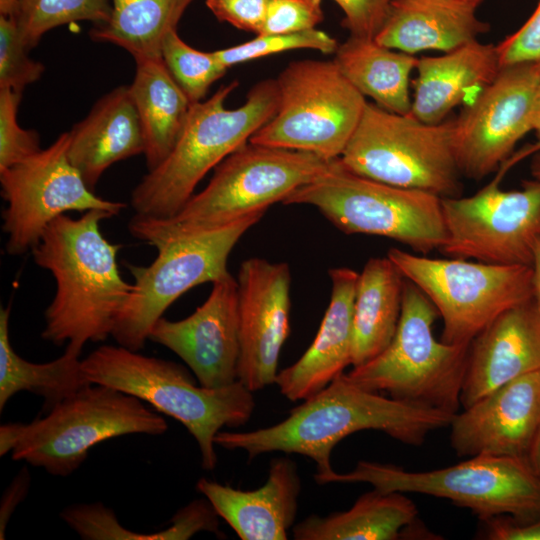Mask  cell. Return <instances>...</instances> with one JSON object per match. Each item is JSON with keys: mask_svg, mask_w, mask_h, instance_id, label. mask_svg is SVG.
I'll list each match as a JSON object with an SVG mask.
<instances>
[{"mask_svg": "<svg viewBox=\"0 0 540 540\" xmlns=\"http://www.w3.org/2000/svg\"><path fill=\"white\" fill-rule=\"evenodd\" d=\"M532 274H533V292L534 300L540 308V238H538L533 247L532 257Z\"/></svg>", "mask_w": 540, "mask_h": 540, "instance_id": "obj_43", "label": "cell"}, {"mask_svg": "<svg viewBox=\"0 0 540 540\" xmlns=\"http://www.w3.org/2000/svg\"><path fill=\"white\" fill-rule=\"evenodd\" d=\"M113 217L90 210L79 218L53 220L32 249L34 262L56 281V293L44 314V340L82 352L87 342L111 336L133 284L120 275L119 244L101 233L102 220Z\"/></svg>", "mask_w": 540, "mask_h": 540, "instance_id": "obj_2", "label": "cell"}, {"mask_svg": "<svg viewBox=\"0 0 540 540\" xmlns=\"http://www.w3.org/2000/svg\"><path fill=\"white\" fill-rule=\"evenodd\" d=\"M359 273L348 267L329 270L331 295L319 330L305 353L278 372L275 384L290 401L320 392L351 365L353 307Z\"/></svg>", "mask_w": 540, "mask_h": 540, "instance_id": "obj_22", "label": "cell"}, {"mask_svg": "<svg viewBox=\"0 0 540 540\" xmlns=\"http://www.w3.org/2000/svg\"><path fill=\"white\" fill-rule=\"evenodd\" d=\"M339 44L328 33L310 29L292 33L259 34L250 41L214 51L219 61L230 68L236 64L294 49H314L324 54L335 53Z\"/></svg>", "mask_w": 540, "mask_h": 540, "instance_id": "obj_34", "label": "cell"}, {"mask_svg": "<svg viewBox=\"0 0 540 540\" xmlns=\"http://www.w3.org/2000/svg\"><path fill=\"white\" fill-rule=\"evenodd\" d=\"M237 281L240 354L237 380L256 392L275 384L289 335L291 273L286 262L244 260Z\"/></svg>", "mask_w": 540, "mask_h": 540, "instance_id": "obj_17", "label": "cell"}, {"mask_svg": "<svg viewBox=\"0 0 540 540\" xmlns=\"http://www.w3.org/2000/svg\"><path fill=\"white\" fill-rule=\"evenodd\" d=\"M356 482L385 492L445 498L470 509L481 520L499 515L521 520L540 518V480L524 457L477 455L430 471L359 461L353 470L333 471L319 484Z\"/></svg>", "mask_w": 540, "mask_h": 540, "instance_id": "obj_10", "label": "cell"}, {"mask_svg": "<svg viewBox=\"0 0 540 540\" xmlns=\"http://www.w3.org/2000/svg\"><path fill=\"white\" fill-rule=\"evenodd\" d=\"M69 131L45 149L0 171L5 245L23 255L38 244L48 225L68 211L102 210L118 215L126 204L97 196L68 158Z\"/></svg>", "mask_w": 540, "mask_h": 540, "instance_id": "obj_14", "label": "cell"}, {"mask_svg": "<svg viewBox=\"0 0 540 540\" xmlns=\"http://www.w3.org/2000/svg\"><path fill=\"white\" fill-rule=\"evenodd\" d=\"M476 1H478V2H480V3L482 2V0H476Z\"/></svg>", "mask_w": 540, "mask_h": 540, "instance_id": "obj_49", "label": "cell"}, {"mask_svg": "<svg viewBox=\"0 0 540 540\" xmlns=\"http://www.w3.org/2000/svg\"><path fill=\"white\" fill-rule=\"evenodd\" d=\"M161 57L192 103L201 101L210 86L228 70L214 51L194 49L178 35L177 29L166 35L161 47Z\"/></svg>", "mask_w": 540, "mask_h": 540, "instance_id": "obj_33", "label": "cell"}, {"mask_svg": "<svg viewBox=\"0 0 540 540\" xmlns=\"http://www.w3.org/2000/svg\"><path fill=\"white\" fill-rule=\"evenodd\" d=\"M447 239L441 252L450 258L500 265H532L540 238V181L506 191L498 179L468 197L442 198Z\"/></svg>", "mask_w": 540, "mask_h": 540, "instance_id": "obj_15", "label": "cell"}, {"mask_svg": "<svg viewBox=\"0 0 540 540\" xmlns=\"http://www.w3.org/2000/svg\"><path fill=\"white\" fill-rule=\"evenodd\" d=\"M208 298L188 317H161L149 339L180 357L207 388L237 381L240 354L237 281L229 273L214 281Z\"/></svg>", "mask_w": 540, "mask_h": 540, "instance_id": "obj_18", "label": "cell"}, {"mask_svg": "<svg viewBox=\"0 0 540 540\" xmlns=\"http://www.w3.org/2000/svg\"><path fill=\"white\" fill-rule=\"evenodd\" d=\"M275 80L277 110L249 142L339 158L361 119L365 96L334 60L292 61Z\"/></svg>", "mask_w": 540, "mask_h": 540, "instance_id": "obj_11", "label": "cell"}, {"mask_svg": "<svg viewBox=\"0 0 540 540\" xmlns=\"http://www.w3.org/2000/svg\"><path fill=\"white\" fill-rule=\"evenodd\" d=\"M19 0H0V15L14 17Z\"/></svg>", "mask_w": 540, "mask_h": 540, "instance_id": "obj_46", "label": "cell"}, {"mask_svg": "<svg viewBox=\"0 0 540 540\" xmlns=\"http://www.w3.org/2000/svg\"><path fill=\"white\" fill-rule=\"evenodd\" d=\"M69 135L68 158L92 191L111 165L145 150L139 117L126 85L103 95Z\"/></svg>", "mask_w": 540, "mask_h": 540, "instance_id": "obj_23", "label": "cell"}, {"mask_svg": "<svg viewBox=\"0 0 540 540\" xmlns=\"http://www.w3.org/2000/svg\"><path fill=\"white\" fill-rule=\"evenodd\" d=\"M532 179L540 181V152L534 155L530 164Z\"/></svg>", "mask_w": 540, "mask_h": 540, "instance_id": "obj_47", "label": "cell"}, {"mask_svg": "<svg viewBox=\"0 0 540 540\" xmlns=\"http://www.w3.org/2000/svg\"><path fill=\"white\" fill-rule=\"evenodd\" d=\"M265 213L258 211L214 230L164 242L155 247L158 255L150 265H128L133 289L111 334L118 345L139 351L153 325L181 295L228 275L232 249Z\"/></svg>", "mask_w": 540, "mask_h": 540, "instance_id": "obj_13", "label": "cell"}, {"mask_svg": "<svg viewBox=\"0 0 540 540\" xmlns=\"http://www.w3.org/2000/svg\"><path fill=\"white\" fill-rule=\"evenodd\" d=\"M538 370L540 308L533 298L499 315L471 341L461 407Z\"/></svg>", "mask_w": 540, "mask_h": 540, "instance_id": "obj_20", "label": "cell"}, {"mask_svg": "<svg viewBox=\"0 0 540 540\" xmlns=\"http://www.w3.org/2000/svg\"><path fill=\"white\" fill-rule=\"evenodd\" d=\"M239 85H222L208 99L191 104L184 127L169 155L145 174L132 190L135 215L165 219L193 196L202 178L275 114L279 93L275 79L255 84L243 105L227 109L225 100Z\"/></svg>", "mask_w": 540, "mask_h": 540, "instance_id": "obj_4", "label": "cell"}, {"mask_svg": "<svg viewBox=\"0 0 540 540\" xmlns=\"http://www.w3.org/2000/svg\"><path fill=\"white\" fill-rule=\"evenodd\" d=\"M342 9V26L349 36L375 38L381 29L392 0H334Z\"/></svg>", "mask_w": 540, "mask_h": 540, "instance_id": "obj_39", "label": "cell"}, {"mask_svg": "<svg viewBox=\"0 0 540 540\" xmlns=\"http://www.w3.org/2000/svg\"><path fill=\"white\" fill-rule=\"evenodd\" d=\"M539 84L534 62L504 66L453 119L452 143L462 175L474 180L488 176L532 131Z\"/></svg>", "mask_w": 540, "mask_h": 540, "instance_id": "obj_16", "label": "cell"}, {"mask_svg": "<svg viewBox=\"0 0 540 540\" xmlns=\"http://www.w3.org/2000/svg\"><path fill=\"white\" fill-rule=\"evenodd\" d=\"M525 458L534 474L540 480V427L529 447Z\"/></svg>", "mask_w": 540, "mask_h": 540, "instance_id": "obj_44", "label": "cell"}, {"mask_svg": "<svg viewBox=\"0 0 540 540\" xmlns=\"http://www.w3.org/2000/svg\"><path fill=\"white\" fill-rule=\"evenodd\" d=\"M196 489L240 539L285 540L296 518L301 479L292 459L278 457L257 489H236L207 478L199 479Z\"/></svg>", "mask_w": 540, "mask_h": 540, "instance_id": "obj_21", "label": "cell"}, {"mask_svg": "<svg viewBox=\"0 0 540 540\" xmlns=\"http://www.w3.org/2000/svg\"><path fill=\"white\" fill-rule=\"evenodd\" d=\"M405 278L386 257L370 258L358 275L352 334V367L379 355L393 339L402 308Z\"/></svg>", "mask_w": 540, "mask_h": 540, "instance_id": "obj_27", "label": "cell"}, {"mask_svg": "<svg viewBox=\"0 0 540 540\" xmlns=\"http://www.w3.org/2000/svg\"><path fill=\"white\" fill-rule=\"evenodd\" d=\"M323 19L322 0H269L259 34L315 29Z\"/></svg>", "mask_w": 540, "mask_h": 540, "instance_id": "obj_37", "label": "cell"}, {"mask_svg": "<svg viewBox=\"0 0 540 540\" xmlns=\"http://www.w3.org/2000/svg\"><path fill=\"white\" fill-rule=\"evenodd\" d=\"M476 0H392L375 36L383 46L408 54L454 50L489 30L476 16Z\"/></svg>", "mask_w": 540, "mask_h": 540, "instance_id": "obj_24", "label": "cell"}, {"mask_svg": "<svg viewBox=\"0 0 540 540\" xmlns=\"http://www.w3.org/2000/svg\"><path fill=\"white\" fill-rule=\"evenodd\" d=\"M532 131L540 138V84L537 88L533 112H532Z\"/></svg>", "mask_w": 540, "mask_h": 540, "instance_id": "obj_45", "label": "cell"}, {"mask_svg": "<svg viewBox=\"0 0 540 540\" xmlns=\"http://www.w3.org/2000/svg\"><path fill=\"white\" fill-rule=\"evenodd\" d=\"M15 17L0 15V89L22 94L40 79L45 66L28 56Z\"/></svg>", "mask_w": 540, "mask_h": 540, "instance_id": "obj_35", "label": "cell"}, {"mask_svg": "<svg viewBox=\"0 0 540 540\" xmlns=\"http://www.w3.org/2000/svg\"><path fill=\"white\" fill-rule=\"evenodd\" d=\"M454 415L365 390L343 374L303 400L281 422L246 432L220 431L216 446L243 450L250 459L269 452L296 453L316 463L315 481L331 474L330 456L347 436L377 430L404 444L419 446L430 432L450 426Z\"/></svg>", "mask_w": 540, "mask_h": 540, "instance_id": "obj_1", "label": "cell"}, {"mask_svg": "<svg viewBox=\"0 0 540 540\" xmlns=\"http://www.w3.org/2000/svg\"><path fill=\"white\" fill-rule=\"evenodd\" d=\"M316 154L248 142L214 168L207 186L172 217L134 215L129 232L151 246L214 230L249 214L267 211L331 167Z\"/></svg>", "mask_w": 540, "mask_h": 540, "instance_id": "obj_3", "label": "cell"}, {"mask_svg": "<svg viewBox=\"0 0 540 540\" xmlns=\"http://www.w3.org/2000/svg\"><path fill=\"white\" fill-rule=\"evenodd\" d=\"M334 61L345 78L379 107L398 114H410V74L418 59L391 49L375 38L349 36L339 44Z\"/></svg>", "mask_w": 540, "mask_h": 540, "instance_id": "obj_29", "label": "cell"}, {"mask_svg": "<svg viewBox=\"0 0 540 540\" xmlns=\"http://www.w3.org/2000/svg\"><path fill=\"white\" fill-rule=\"evenodd\" d=\"M453 119L437 124L367 102L339 157L349 171L389 185L458 197L462 175L452 143Z\"/></svg>", "mask_w": 540, "mask_h": 540, "instance_id": "obj_9", "label": "cell"}, {"mask_svg": "<svg viewBox=\"0 0 540 540\" xmlns=\"http://www.w3.org/2000/svg\"><path fill=\"white\" fill-rule=\"evenodd\" d=\"M415 503L401 492L374 488L346 511L311 515L293 527L296 540H396L417 520Z\"/></svg>", "mask_w": 540, "mask_h": 540, "instance_id": "obj_28", "label": "cell"}, {"mask_svg": "<svg viewBox=\"0 0 540 540\" xmlns=\"http://www.w3.org/2000/svg\"><path fill=\"white\" fill-rule=\"evenodd\" d=\"M195 0H111V16L93 26L89 36L96 42L125 49L135 61L161 57L166 35L176 30L187 8Z\"/></svg>", "mask_w": 540, "mask_h": 540, "instance_id": "obj_31", "label": "cell"}, {"mask_svg": "<svg viewBox=\"0 0 540 540\" xmlns=\"http://www.w3.org/2000/svg\"><path fill=\"white\" fill-rule=\"evenodd\" d=\"M129 85L144 137L148 171L162 163L173 149L192 102L174 79L162 57L135 61Z\"/></svg>", "mask_w": 540, "mask_h": 540, "instance_id": "obj_26", "label": "cell"}, {"mask_svg": "<svg viewBox=\"0 0 540 540\" xmlns=\"http://www.w3.org/2000/svg\"><path fill=\"white\" fill-rule=\"evenodd\" d=\"M387 257L432 302L445 343L470 344L499 315L534 298L531 266L429 258L399 248Z\"/></svg>", "mask_w": 540, "mask_h": 540, "instance_id": "obj_12", "label": "cell"}, {"mask_svg": "<svg viewBox=\"0 0 540 540\" xmlns=\"http://www.w3.org/2000/svg\"><path fill=\"white\" fill-rule=\"evenodd\" d=\"M437 316L427 296L405 279L401 315L390 344L344 377L365 390L455 415L461 406L470 344L437 340L433 333Z\"/></svg>", "mask_w": 540, "mask_h": 540, "instance_id": "obj_7", "label": "cell"}, {"mask_svg": "<svg viewBox=\"0 0 540 540\" xmlns=\"http://www.w3.org/2000/svg\"><path fill=\"white\" fill-rule=\"evenodd\" d=\"M534 64H535V68H536V70L538 72V75L540 77V60L537 61V62H534Z\"/></svg>", "mask_w": 540, "mask_h": 540, "instance_id": "obj_48", "label": "cell"}, {"mask_svg": "<svg viewBox=\"0 0 540 540\" xmlns=\"http://www.w3.org/2000/svg\"><path fill=\"white\" fill-rule=\"evenodd\" d=\"M111 12L108 0H19L14 17L25 47L31 50L54 28L79 21L102 25Z\"/></svg>", "mask_w": 540, "mask_h": 540, "instance_id": "obj_32", "label": "cell"}, {"mask_svg": "<svg viewBox=\"0 0 540 540\" xmlns=\"http://www.w3.org/2000/svg\"><path fill=\"white\" fill-rule=\"evenodd\" d=\"M11 308L0 310V411L19 392H30L44 399L43 411L92 384L82 369L81 352L66 347L55 360L33 363L19 356L9 337Z\"/></svg>", "mask_w": 540, "mask_h": 540, "instance_id": "obj_30", "label": "cell"}, {"mask_svg": "<svg viewBox=\"0 0 540 540\" xmlns=\"http://www.w3.org/2000/svg\"><path fill=\"white\" fill-rule=\"evenodd\" d=\"M30 482V473L27 467L23 466L6 488L0 503V539H5L8 522L18 504L26 498Z\"/></svg>", "mask_w": 540, "mask_h": 540, "instance_id": "obj_42", "label": "cell"}, {"mask_svg": "<svg viewBox=\"0 0 540 540\" xmlns=\"http://www.w3.org/2000/svg\"><path fill=\"white\" fill-rule=\"evenodd\" d=\"M82 369L92 384L133 395L179 421L196 440L202 467L209 471L217 465L215 436L223 427L244 425L256 406L253 392L238 380L207 388L175 362L120 345L98 347L82 360Z\"/></svg>", "mask_w": 540, "mask_h": 540, "instance_id": "obj_5", "label": "cell"}, {"mask_svg": "<svg viewBox=\"0 0 540 540\" xmlns=\"http://www.w3.org/2000/svg\"><path fill=\"white\" fill-rule=\"evenodd\" d=\"M485 521L486 538L491 540H540V518L521 520L494 516Z\"/></svg>", "mask_w": 540, "mask_h": 540, "instance_id": "obj_41", "label": "cell"}, {"mask_svg": "<svg viewBox=\"0 0 540 540\" xmlns=\"http://www.w3.org/2000/svg\"><path fill=\"white\" fill-rule=\"evenodd\" d=\"M269 0H206V6L220 21L258 35Z\"/></svg>", "mask_w": 540, "mask_h": 540, "instance_id": "obj_40", "label": "cell"}, {"mask_svg": "<svg viewBox=\"0 0 540 540\" xmlns=\"http://www.w3.org/2000/svg\"><path fill=\"white\" fill-rule=\"evenodd\" d=\"M21 95L10 89H0V171L41 150L37 131L18 124Z\"/></svg>", "mask_w": 540, "mask_h": 540, "instance_id": "obj_36", "label": "cell"}, {"mask_svg": "<svg viewBox=\"0 0 540 540\" xmlns=\"http://www.w3.org/2000/svg\"><path fill=\"white\" fill-rule=\"evenodd\" d=\"M282 203L313 206L343 233L392 239L421 255L441 250L447 239L440 196L355 174L339 158Z\"/></svg>", "mask_w": 540, "mask_h": 540, "instance_id": "obj_8", "label": "cell"}, {"mask_svg": "<svg viewBox=\"0 0 540 540\" xmlns=\"http://www.w3.org/2000/svg\"><path fill=\"white\" fill-rule=\"evenodd\" d=\"M496 47L501 67L540 60V0L528 20Z\"/></svg>", "mask_w": 540, "mask_h": 540, "instance_id": "obj_38", "label": "cell"}, {"mask_svg": "<svg viewBox=\"0 0 540 540\" xmlns=\"http://www.w3.org/2000/svg\"><path fill=\"white\" fill-rule=\"evenodd\" d=\"M454 415L450 441L459 456L526 457L540 427V370L522 375Z\"/></svg>", "mask_w": 540, "mask_h": 540, "instance_id": "obj_19", "label": "cell"}, {"mask_svg": "<svg viewBox=\"0 0 540 540\" xmlns=\"http://www.w3.org/2000/svg\"><path fill=\"white\" fill-rule=\"evenodd\" d=\"M501 68L496 45L478 40L439 56L421 57L410 114L430 124L445 121L468 92L484 89Z\"/></svg>", "mask_w": 540, "mask_h": 540, "instance_id": "obj_25", "label": "cell"}, {"mask_svg": "<svg viewBox=\"0 0 540 540\" xmlns=\"http://www.w3.org/2000/svg\"><path fill=\"white\" fill-rule=\"evenodd\" d=\"M166 420L139 398L115 388L90 384L31 422L0 426V455L67 477L88 452L109 439L129 435H162Z\"/></svg>", "mask_w": 540, "mask_h": 540, "instance_id": "obj_6", "label": "cell"}]
</instances>
